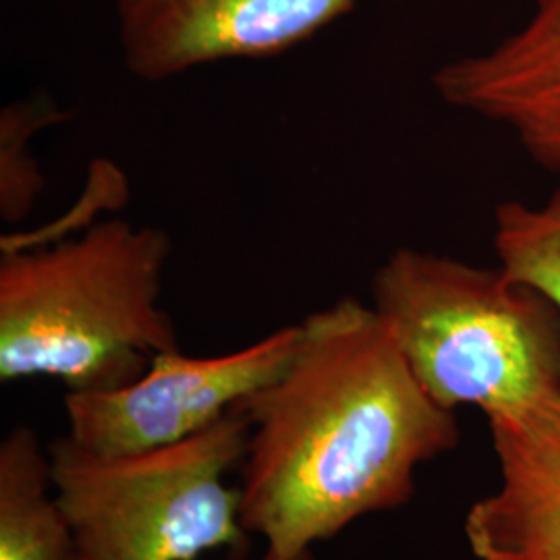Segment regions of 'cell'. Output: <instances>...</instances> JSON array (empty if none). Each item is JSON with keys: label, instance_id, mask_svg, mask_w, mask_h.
Masks as SVG:
<instances>
[{"label": "cell", "instance_id": "6da1fadb", "mask_svg": "<svg viewBox=\"0 0 560 560\" xmlns=\"http://www.w3.org/2000/svg\"><path fill=\"white\" fill-rule=\"evenodd\" d=\"M240 409L241 520L280 559L405 506L418 469L460 442L455 411L428 395L374 305L353 298L300 322L291 360Z\"/></svg>", "mask_w": 560, "mask_h": 560}, {"label": "cell", "instance_id": "7a4b0ae2", "mask_svg": "<svg viewBox=\"0 0 560 560\" xmlns=\"http://www.w3.org/2000/svg\"><path fill=\"white\" fill-rule=\"evenodd\" d=\"M171 240L156 226L102 221L55 245L0 258V381L52 378L113 390L180 349L161 305Z\"/></svg>", "mask_w": 560, "mask_h": 560}, {"label": "cell", "instance_id": "3957f363", "mask_svg": "<svg viewBox=\"0 0 560 560\" xmlns=\"http://www.w3.org/2000/svg\"><path fill=\"white\" fill-rule=\"evenodd\" d=\"M372 305L428 395L488 418L560 395V312L501 268L400 247Z\"/></svg>", "mask_w": 560, "mask_h": 560}, {"label": "cell", "instance_id": "277c9868", "mask_svg": "<svg viewBox=\"0 0 560 560\" xmlns=\"http://www.w3.org/2000/svg\"><path fill=\"white\" fill-rule=\"evenodd\" d=\"M249 418L240 407L194 439L136 455H98L67 434L48 444L75 560H198L245 555L241 467Z\"/></svg>", "mask_w": 560, "mask_h": 560}, {"label": "cell", "instance_id": "5b68a950", "mask_svg": "<svg viewBox=\"0 0 560 560\" xmlns=\"http://www.w3.org/2000/svg\"><path fill=\"white\" fill-rule=\"evenodd\" d=\"M298 339L300 324H289L214 358L175 349L119 388L67 390V436L98 455H136L194 439L275 381Z\"/></svg>", "mask_w": 560, "mask_h": 560}, {"label": "cell", "instance_id": "8992f818", "mask_svg": "<svg viewBox=\"0 0 560 560\" xmlns=\"http://www.w3.org/2000/svg\"><path fill=\"white\" fill-rule=\"evenodd\" d=\"M360 0H117L122 62L141 81L201 65L272 57L312 38Z\"/></svg>", "mask_w": 560, "mask_h": 560}, {"label": "cell", "instance_id": "52a82bcc", "mask_svg": "<svg viewBox=\"0 0 560 560\" xmlns=\"http://www.w3.org/2000/svg\"><path fill=\"white\" fill-rule=\"evenodd\" d=\"M432 83L448 106L501 127L560 177V0H536L517 30L442 65Z\"/></svg>", "mask_w": 560, "mask_h": 560}, {"label": "cell", "instance_id": "ba28073f", "mask_svg": "<svg viewBox=\"0 0 560 560\" xmlns=\"http://www.w3.org/2000/svg\"><path fill=\"white\" fill-rule=\"evenodd\" d=\"M488 428L501 483L467 513L474 557L560 550V395L492 416Z\"/></svg>", "mask_w": 560, "mask_h": 560}, {"label": "cell", "instance_id": "9c48e42d", "mask_svg": "<svg viewBox=\"0 0 560 560\" xmlns=\"http://www.w3.org/2000/svg\"><path fill=\"white\" fill-rule=\"evenodd\" d=\"M0 560H75L50 451L30 425L13 428L0 442Z\"/></svg>", "mask_w": 560, "mask_h": 560}, {"label": "cell", "instance_id": "30bf717a", "mask_svg": "<svg viewBox=\"0 0 560 560\" xmlns=\"http://www.w3.org/2000/svg\"><path fill=\"white\" fill-rule=\"evenodd\" d=\"M492 245L509 279L536 289L560 312V185L541 203L497 206Z\"/></svg>", "mask_w": 560, "mask_h": 560}, {"label": "cell", "instance_id": "8fae6325", "mask_svg": "<svg viewBox=\"0 0 560 560\" xmlns=\"http://www.w3.org/2000/svg\"><path fill=\"white\" fill-rule=\"evenodd\" d=\"M69 119L46 94L13 102L0 113V217L9 224L25 219L44 194V175L30 150L32 138Z\"/></svg>", "mask_w": 560, "mask_h": 560}, {"label": "cell", "instance_id": "7c38bea8", "mask_svg": "<svg viewBox=\"0 0 560 560\" xmlns=\"http://www.w3.org/2000/svg\"><path fill=\"white\" fill-rule=\"evenodd\" d=\"M486 560H560V550L529 552V555H501V557H490Z\"/></svg>", "mask_w": 560, "mask_h": 560}, {"label": "cell", "instance_id": "4fadbf2b", "mask_svg": "<svg viewBox=\"0 0 560 560\" xmlns=\"http://www.w3.org/2000/svg\"><path fill=\"white\" fill-rule=\"evenodd\" d=\"M224 560H247L245 559V555H231V557H226ZM258 560H314V555H303V557H295V559H280V557H275V555H268V552H264L260 559Z\"/></svg>", "mask_w": 560, "mask_h": 560}]
</instances>
